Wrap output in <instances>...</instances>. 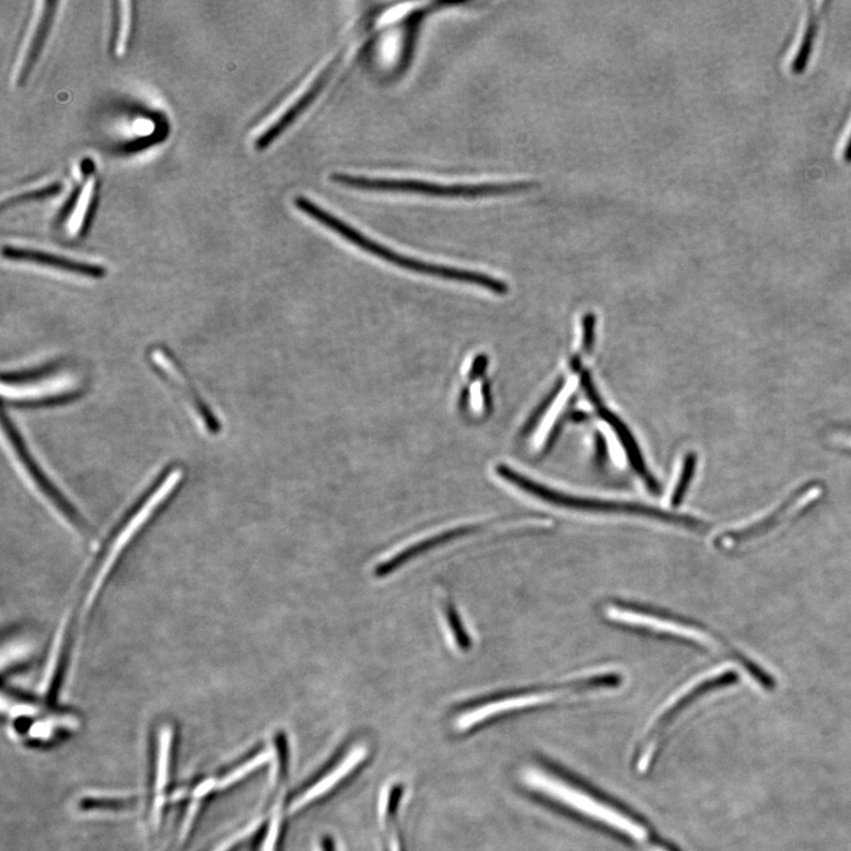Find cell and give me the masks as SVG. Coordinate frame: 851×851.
<instances>
[{
    "label": "cell",
    "instance_id": "obj_1",
    "mask_svg": "<svg viewBox=\"0 0 851 851\" xmlns=\"http://www.w3.org/2000/svg\"><path fill=\"white\" fill-rule=\"evenodd\" d=\"M296 207L300 211L310 215L315 222L339 234L340 237L354 244L363 252L369 253L380 259L393 264V266L420 273L423 276H431L442 278V280L466 283L477 285L487 290H490L497 295H505L508 292V285L486 273L463 270L457 268H450L438 266V264L426 263L419 259L410 258L401 254L393 252V249L376 243L373 240L365 237L364 234L359 232L353 226H350L342 222L341 219L323 210L314 201L298 197L295 200Z\"/></svg>",
    "mask_w": 851,
    "mask_h": 851
},
{
    "label": "cell",
    "instance_id": "obj_2",
    "mask_svg": "<svg viewBox=\"0 0 851 851\" xmlns=\"http://www.w3.org/2000/svg\"><path fill=\"white\" fill-rule=\"evenodd\" d=\"M496 474L511 483V486L540 499V501L560 508L603 513H621V515L656 518L663 522L691 527V529L696 531H702L703 527L708 526L697 518L677 515V513H669L651 506L633 503L597 501V499L580 498L557 492L545 486H540V483L520 475L515 469L502 464H499L496 467Z\"/></svg>",
    "mask_w": 851,
    "mask_h": 851
},
{
    "label": "cell",
    "instance_id": "obj_3",
    "mask_svg": "<svg viewBox=\"0 0 851 851\" xmlns=\"http://www.w3.org/2000/svg\"><path fill=\"white\" fill-rule=\"evenodd\" d=\"M333 182L347 187L375 193L416 194L445 198H479L526 193L537 187L534 182L477 185H440L419 180L373 179L349 174H334Z\"/></svg>",
    "mask_w": 851,
    "mask_h": 851
},
{
    "label": "cell",
    "instance_id": "obj_4",
    "mask_svg": "<svg viewBox=\"0 0 851 851\" xmlns=\"http://www.w3.org/2000/svg\"><path fill=\"white\" fill-rule=\"evenodd\" d=\"M524 782L536 791L561 802L569 808L582 813L593 819L603 821L616 830L629 836L638 841H644L649 838V832L636 820L630 819L620 812L610 808L607 804L595 800L585 794V792L571 786L552 774L539 769H527L524 772Z\"/></svg>",
    "mask_w": 851,
    "mask_h": 851
},
{
    "label": "cell",
    "instance_id": "obj_5",
    "mask_svg": "<svg viewBox=\"0 0 851 851\" xmlns=\"http://www.w3.org/2000/svg\"><path fill=\"white\" fill-rule=\"evenodd\" d=\"M80 387L77 373L57 365L3 378L4 399L16 405L66 401L75 398Z\"/></svg>",
    "mask_w": 851,
    "mask_h": 851
},
{
    "label": "cell",
    "instance_id": "obj_6",
    "mask_svg": "<svg viewBox=\"0 0 851 851\" xmlns=\"http://www.w3.org/2000/svg\"><path fill=\"white\" fill-rule=\"evenodd\" d=\"M3 430L14 458L21 464L22 471L27 480H31L34 489L40 493L44 501H46L57 513L58 517L63 520L70 529L78 533L80 536L90 534L86 524L79 516V513L73 510L68 501H66L60 491L55 489L50 480L44 476L39 467L33 461L31 453H27L21 434L14 429V424L8 420L7 415L3 416Z\"/></svg>",
    "mask_w": 851,
    "mask_h": 851
},
{
    "label": "cell",
    "instance_id": "obj_7",
    "mask_svg": "<svg viewBox=\"0 0 851 851\" xmlns=\"http://www.w3.org/2000/svg\"><path fill=\"white\" fill-rule=\"evenodd\" d=\"M150 359L156 372L163 375L170 383L177 387L186 396V399L194 406L203 428L211 433L220 431V423L211 412L210 408L200 399V395L195 386L190 384L182 364L164 347H156L151 350Z\"/></svg>",
    "mask_w": 851,
    "mask_h": 851
},
{
    "label": "cell",
    "instance_id": "obj_8",
    "mask_svg": "<svg viewBox=\"0 0 851 851\" xmlns=\"http://www.w3.org/2000/svg\"><path fill=\"white\" fill-rule=\"evenodd\" d=\"M608 614L610 618L622 622L636 623L638 626H644L655 630H662V632L691 639L703 638V634H699V632L702 633L700 627L687 625L681 621L667 618V616L656 615L643 609L628 606H611L608 609Z\"/></svg>",
    "mask_w": 851,
    "mask_h": 851
},
{
    "label": "cell",
    "instance_id": "obj_9",
    "mask_svg": "<svg viewBox=\"0 0 851 851\" xmlns=\"http://www.w3.org/2000/svg\"><path fill=\"white\" fill-rule=\"evenodd\" d=\"M564 691L567 689H563V691H557V689H551L550 691L549 689V691L522 693L483 702L475 711L463 716L459 725L462 728H468L486 721L489 716L550 701V699Z\"/></svg>",
    "mask_w": 851,
    "mask_h": 851
},
{
    "label": "cell",
    "instance_id": "obj_10",
    "mask_svg": "<svg viewBox=\"0 0 851 851\" xmlns=\"http://www.w3.org/2000/svg\"><path fill=\"white\" fill-rule=\"evenodd\" d=\"M3 256L10 260L36 263L40 264V266L95 278V280L106 276V270L98 266H94V264L77 261L47 253L36 252V249L31 248L5 246L3 248Z\"/></svg>",
    "mask_w": 851,
    "mask_h": 851
},
{
    "label": "cell",
    "instance_id": "obj_11",
    "mask_svg": "<svg viewBox=\"0 0 851 851\" xmlns=\"http://www.w3.org/2000/svg\"><path fill=\"white\" fill-rule=\"evenodd\" d=\"M818 488L815 486V483H809V486H805L801 488L798 491H796L794 494H792L785 503H783L779 509H777L771 515L765 520H761L758 523H755L750 526L745 527V529L741 532L730 533L721 537V545H742V543L750 540L755 537L761 536L767 534L776 525H779L782 520L790 516V513L792 510H795L800 506L801 501L805 497H809V494L817 491Z\"/></svg>",
    "mask_w": 851,
    "mask_h": 851
},
{
    "label": "cell",
    "instance_id": "obj_12",
    "mask_svg": "<svg viewBox=\"0 0 851 851\" xmlns=\"http://www.w3.org/2000/svg\"><path fill=\"white\" fill-rule=\"evenodd\" d=\"M595 408L597 410L598 416L603 418L610 426V428L614 430L616 435H618L619 442L625 448L628 461L630 464H632L633 468L636 469V473L641 477L645 486H648V488L653 493H658L660 492L658 482L651 475L648 466H645L644 461L642 458V454L640 452V448L636 442L633 434L630 433L627 426L622 422V420L618 416L614 415L613 412H610V410L607 407H605L604 403L597 405Z\"/></svg>",
    "mask_w": 851,
    "mask_h": 851
},
{
    "label": "cell",
    "instance_id": "obj_13",
    "mask_svg": "<svg viewBox=\"0 0 851 851\" xmlns=\"http://www.w3.org/2000/svg\"><path fill=\"white\" fill-rule=\"evenodd\" d=\"M477 529H479V526H463V527H458V529H453L446 533L439 534L431 538L423 539L417 543V545L410 546L406 550L399 552L398 555H395L394 557H392L389 561H386L377 566L375 569V576L377 579H384L393 574L395 570H398L400 567H403L410 560H413L415 557L428 552L431 549L436 548L439 546L446 545V543L453 539L459 538L462 536H466L468 534H473Z\"/></svg>",
    "mask_w": 851,
    "mask_h": 851
},
{
    "label": "cell",
    "instance_id": "obj_14",
    "mask_svg": "<svg viewBox=\"0 0 851 851\" xmlns=\"http://www.w3.org/2000/svg\"><path fill=\"white\" fill-rule=\"evenodd\" d=\"M333 73V69L327 70L320 78L314 83V85L311 88L310 91H307L301 98L298 100L296 104L293 105L291 108H289L283 116L280 117V119L277 120L275 125H272L266 133L261 135L257 142L256 147L258 151H263L268 149V147L278 138H280L284 131L292 125L293 121L298 119V117L307 108L311 106L312 102L317 97V95L323 90V86H325L330 79V75Z\"/></svg>",
    "mask_w": 851,
    "mask_h": 851
},
{
    "label": "cell",
    "instance_id": "obj_15",
    "mask_svg": "<svg viewBox=\"0 0 851 851\" xmlns=\"http://www.w3.org/2000/svg\"><path fill=\"white\" fill-rule=\"evenodd\" d=\"M364 748H357V750L351 753L341 762L340 766H337V768L326 774L325 779H322L314 786L307 789L304 794H302V796L293 802L291 805V812H298L302 809L303 806H305L307 803H311L312 801L320 797L323 794H326L327 791L342 781L350 771H353L359 762L364 758Z\"/></svg>",
    "mask_w": 851,
    "mask_h": 851
},
{
    "label": "cell",
    "instance_id": "obj_16",
    "mask_svg": "<svg viewBox=\"0 0 851 851\" xmlns=\"http://www.w3.org/2000/svg\"><path fill=\"white\" fill-rule=\"evenodd\" d=\"M57 5V2H47L44 4V11L39 24L36 28L31 47H28L22 70L20 72L19 84H23L25 82L27 77L31 75L33 68L35 67L37 58L39 57L44 47V43H46L49 35Z\"/></svg>",
    "mask_w": 851,
    "mask_h": 851
},
{
    "label": "cell",
    "instance_id": "obj_17",
    "mask_svg": "<svg viewBox=\"0 0 851 851\" xmlns=\"http://www.w3.org/2000/svg\"><path fill=\"white\" fill-rule=\"evenodd\" d=\"M697 454L691 452L688 453L685 461L684 466L681 469V475L678 479L677 486H675L673 496L671 498V504L674 508H678L681 505L684 498L687 493V490L689 488V483H691L697 468Z\"/></svg>",
    "mask_w": 851,
    "mask_h": 851
},
{
    "label": "cell",
    "instance_id": "obj_18",
    "mask_svg": "<svg viewBox=\"0 0 851 851\" xmlns=\"http://www.w3.org/2000/svg\"><path fill=\"white\" fill-rule=\"evenodd\" d=\"M445 614H446L448 627L451 629L454 640H456L458 649L464 652L471 649L473 648L471 638H469L456 607H454L451 603L446 604Z\"/></svg>",
    "mask_w": 851,
    "mask_h": 851
},
{
    "label": "cell",
    "instance_id": "obj_19",
    "mask_svg": "<svg viewBox=\"0 0 851 851\" xmlns=\"http://www.w3.org/2000/svg\"><path fill=\"white\" fill-rule=\"evenodd\" d=\"M564 387V380H560L559 383L556 384L553 389L550 392V394L547 396L545 400L541 401V404L536 408L535 412L531 417L529 420L525 423V428L523 430V435L529 434L536 429V426L540 418L545 416L547 410L550 408V406L553 404V401L559 398V395L563 390Z\"/></svg>",
    "mask_w": 851,
    "mask_h": 851
},
{
    "label": "cell",
    "instance_id": "obj_20",
    "mask_svg": "<svg viewBox=\"0 0 851 851\" xmlns=\"http://www.w3.org/2000/svg\"><path fill=\"white\" fill-rule=\"evenodd\" d=\"M61 190H62V184H60V183L53 184L50 186L43 187L40 189L32 190V193L23 194V195L18 196V197H13V198L9 199L8 201L3 202L2 207L4 209L7 207H11V205L47 199V198H50V197H54V196L60 194Z\"/></svg>",
    "mask_w": 851,
    "mask_h": 851
},
{
    "label": "cell",
    "instance_id": "obj_21",
    "mask_svg": "<svg viewBox=\"0 0 851 851\" xmlns=\"http://www.w3.org/2000/svg\"><path fill=\"white\" fill-rule=\"evenodd\" d=\"M815 34H816V23L812 19L808 26V31H806L805 33L803 43L801 44L800 51L796 56V61L794 62V65H792V68H794V70L796 71L802 70L806 61H808Z\"/></svg>",
    "mask_w": 851,
    "mask_h": 851
},
{
    "label": "cell",
    "instance_id": "obj_22",
    "mask_svg": "<svg viewBox=\"0 0 851 851\" xmlns=\"http://www.w3.org/2000/svg\"><path fill=\"white\" fill-rule=\"evenodd\" d=\"M596 317L594 314H586L583 317V350L591 353L595 341Z\"/></svg>",
    "mask_w": 851,
    "mask_h": 851
},
{
    "label": "cell",
    "instance_id": "obj_23",
    "mask_svg": "<svg viewBox=\"0 0 851 851\" xmlns=\"http://www.w3.org/2000/svg\"><path fill=\"white\" fill-rule=\"evenodd\" d=\"M131 801L125 800H84L81 804L83 809H119L125 808L126 805H130Z\"/></svg>",
    "mask_w": 851,
    "mask_h": 851
},
{
    "label": "cell",
    "instance_id": "obj_24",
    "mask_svg": "<svg viewBox=\"0 0 851 851\" xmlns=\"http://www.w3.org/2000/svg\"><path fill=\"white\" fill-rule=\"evenodd\" d=\"M581 385L586 394V398L590 399V401L596 407L599 404H603V399H601V396L598 395L592 376L588 372H582L581 374Z\"/></svg>",
    "mask_w": 851,
    "mask_h": 851
},
{
    "label": "cell",
    "instance_id": "obj_25",
    "mask_svg": "<svg viewBox=\"0 0 851 851\" xmlns=\"http://www.w3.org/2000/svg\"><path fill=\"white\" fill-rule=\"evenodd\" d=\"M83 183L80 184L78 187H75V189L72 190V194H71L69 200L66 202V205L62 208L60 214H58V220H60V222H65L67 217L73 211V209H75L77 203H78V201H79V199H80V197L82 195Z\"/></svg>",
    "mask_w": 851,
    "mask_h": 851
},
{
    "label": "cell",
    "instance_id": "obj_26",
    "mask_svg": "<svg viewBox=\"0 0 851 851\" xmlns=\"http://www.w3.org/2000/svg\"><path fill=\"white\" fill-rule=\"evenodd\" d=\"M115 7L113 11V32H112V42H110V48L114 50L116 49L117 42L120 39V33H121V18H120V9H117L119 7V3H113Z\"/></svg>",
    "mask_w": 851,
    "mask_h": 851
},
{
    "label": "cell",
    "instance_id": "obj_27",
    "mask_svg": "<svg viewBox=\"0 0 851 851\" xmlns=\"http://www.w3.org/2000/svg\"><path fill=\"white\" fill-rule=\"evenodd\" d=\"M607 459V444L603 435L596 436V461L599 465H604Z\"/></svg>",
    "mask_w": 851,
    "mask_h": 851
},
{
    "label": "cell",
    "instance_id": "obj_28",
    "mask_svg": "<svg viewBox=\"0 0 851 851\" xmlns=\"http://www.w3.org/2000/svg\"><path fill=\"white\" fill-rule=\"evenodd\" d=\"M844 156H846L847 160H849V161L851 160V138L849 139V141L847 143Z\"/></svg>",
    "mask_w": 851,
    "mask_h": 851
},
{
    "label": "cell",
    "instance_id": "obj_29",
    "mask_svg": "<svg viewBox=\"0 0 851 851\" xmlns=\"http://www.w3.org/2000/svg\"><path fill=\"white\" fill-rule=\"evenodd\" d=\"M571 364H572V370H574L575 372L581 370V362L579 359L575 358L574 360H572Z\"/></svg>",
    "mask_w": 851,
    "mask_h": 851
},
{
    "label": "cell",
    "instance_id": "obj_30",
    "mask_svg": "<svg viewBox=\"0 0 851 851\" xmlns=\"http://www.w3.org/2000/svg\"><path fill=\"white\" fill-rule=\"evenodd\" d=\"M652 851H668V850L662 847H653Z\"/></svg>",
    "mask_w": 851,
    "mask_h": 851
}]
</instances>
